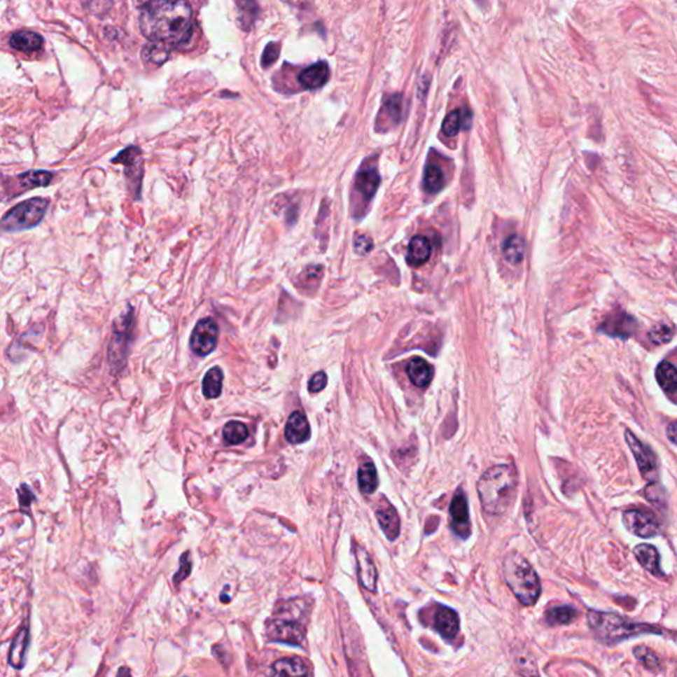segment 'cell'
Here are the masks:
<instances>
[{
	"label": "cell",
	"mask_w": 677,
	"mask_h": 677,
	"mask_svg": "<svg viewBox=\"0 0 677 677\" xmlns=\"http://www.w3.org/2000/svg\"><path fill=\"white\" fill-rule=\"evenodd\" d=\"M223 381L224 373L220 367L209 369L202 380V393L207 398H217L223 392Z\"/></svg>",
	"instance_id": "cell-27"
},
{
	"label": "cell",
	"mask_w": 677,
	"mask_h": 677,
	"mask_svg": "<svg viewBox=\"0 0 677 677\" xmlns=\"http://www.w3.org/2000/svg\"><path fill=\"white\" fill-rule=\"evenodd\" d=\"M10 46L16 50L32 53L43 47V37L31 31H19L10 37Z\"/></svg>",
	"instance_id": "cell-25"
},
{
	"label": "cell",
	"mask_w": 677,
	"mask_h": 677,
	"mask_svg": "<svg viewBox=\"0 0 677 677\" xmlns=\"http://www.w3.org/2000/svg\"><path fill=\"white\" fill-rule=\"evenodd\" d=\"M18 498H19V503H20V507L22 508H29L32 501H35V494L32 491V488L27 484H22L19 489H18Z\"/></svg>",
	"instance_id": "cell-40"
},
{
	"label": "cell",
	"mask_w": 677,
	"mask_h": 677,
	"mask_svg": "<svg viewBox=\"0 0 677 677\" xmlns=\"http://www.w3.org/2000/svg\"><path fill=\"white\" fill-rule=\"evenodd\" d=\"M373 248L372 239L367 236H357L355 238V250L358 254H367Z\"/></svg>",
	"instance_id": "cell-44"
},
{
	"label": "cell",
	"mask_w": 677,
	"mask_h": 677,
	"mask_svg": "<svg viewBox=\"0 0 677 677\" xmlns=\"http://www.w3.org/2000/svg\"><path fill=\"white\" fill-rule=\"evenodd\" d=\"M142 56L146 62L160 65L169 57V47L160 43L150 41L143 48Z\"/></svg>",
	"instance_id": "cell-32"
},
{
	"label": "cell",
	"mask_w": 677,
	"mask_h": 677,
	"mask_svg": "<svg viewBox=\"0 0 677 677\" xmlns=\"http://www.w3.org/2000/svg\"><path fill=\"white\" fill-rule=\"evenodd\" d=\"M673 335H675V330L672 326H669L668 323H660L655 326L648 336H650V340L655 344H666L673 339Z\"/></svg>",
	"instance_id": "cell-34"
},
{
	"label": "cell",
	"mask_w": 677,
	"mask_h": 677,
	"mask_svg": "<svg viewBox=\"0 0 677 677\" xmlns=\"http://www.w3.org/2000/svg\"><path fill=\"white\" fill-rule=\"evenodd\" d=\"M634 554L645 571L656 577H664V573L660 568V556L656 547L650 544H641L634 549Z\"/></svg>",
	"instance_id": "cell-18"
},
{
	"label": "cell",
	"mask_w": 677,
	"mask_h": 677,
	"mask_svg": "<svg viewBox=\"0 0 677 677\" xmlns=\"http://www.w3.org/2000/svg\"><path fill=\"white\" fill-rule=\"evenodd\" d=\"M462 127V113L461 111H452L442 125V130L447 137H455Z\"/></svg>",
	"instance_id": "cell-37"
},
{
	"label": "cell",
	"mask_w": 677,
	"mask_h": 677,
	"mask_svg": "<svg viewBox=\"0 0 677 677\" xmlns=\"http://www.w3.org/2000/svg\"><path fill=\"white\" fill-rule=\"evenodd\" d=\"M53 175L47 171H28L22 175L16 176L15 180L19 183L18 195L28 190H34L37 187H47L50 184Z\"/></svg>",
	"instance_id": "cell-24"
},
{
	"label": "cell",
	"mask_w": 677,
	"mask_h": 677,
	"mask_svg": "<svg viewBox=\"0 0 677 677\" xmlns=\"http://www.w3.org/2000/svg\"><path fill=\"white\" fill-rule=\"evenodd\" d=\"M384 111L386 113V118L391 119L392 123H398L403 113V98L401 95H392L386 99L384 105Z\"/></svg>",
	"instance_id": "cell-35"
},
{
	"label": "cell",
	"mask_w": 677,
	"mask_h": 677,
	"mask_svg": "<svg viewBox=\"0 0 677 677\" xmlns=\"http://www.w3.org/2000/svg\"><path fill=\"white\" fill-rule=\"evenodd\" d=\"M634 655L635 657L643 663L644 666H647L648 669H657L660 666V662H659V657L656 656L652 650L644 647V645H639L634 650Z\"/></svg>",
	"instance_id": "cell-36"
},
{
	"label": "cell",
	"mask_w": 677,
	"mask_h": 677,
	"mask_svg": "<svg viewBox=\"0 0 677 677\" xmlns=\"http://www.w3.org/2000/svg\"><path fill=\"white\" fill-rule=\"evenodd\" d=\"M577 617H578V611L574 607L557 606L547 610L545 619L549 624L556 626V624H571Z\"/></svg>",
	"instance_id": "cell-30"
},
{
	"label": "cell",
	"mask_w": 677,
	"mask_h": 677,
	"mask_svg": "<svg viewBox=\"0 0 677 677\" xmlns=\"http://www.w3.org/2000/svg\"><path fill=\"white\" fill-rule=\"evenodd\" d=\"M517 486V473L511 464H498L488 468L476 484L484 513L489 516L505 513L515 500Z\"/></svg>",
	"instance_id": "cell-2"
},
{
	"label": "cell",
	"mask_w": 677,
	"mask_h": 677,
	"mask_svg": "<svg viewBox=\"0 0 677 677\" xmlns=\"http://www.w3.org/2000/svg\"><path fill=\"white\" fill-rule=\"evenodd\" d=\"M49 202L46 199L35 197L18 204L0 221V228L7 232H19L37 225L46 216Z\"/></svg>",
	"instance_id": "cell-5"
},
{
	"label": "cell",
	"mask_w": 677,
	"mask_h": 677,
	"mask_svg": "<svg viewBox=\"0 0 677 677\" xmlns=\"http://www.w3.org/2000/svg\"><path fill=\"white\" fill-rule=\"evenodd\" d=\"M355 557L357 562V574L361 585L370 593H376L377 589V571L370 559L368 552L364 547H355Z\"/></svg>",
	"instance_id": "cell-14"
},
{
	"label": "cell",
	"mask_w": 677,
	"mask_h": 677,
	"mask_svg": "<svg viewBox=\"0 0 677 677\" xmlns=\"http://www.w3.org/2000/svg\"><path fill=\"white\" fill-rule=\"evenodd\" d=\"M282 615L273 619L266 629V634L270 641L274 642L287 643L293 645H300L305 641L306 630L305 626L299 622L300 614H293L282 606Z\"/></svg>",
	"instance_id": "cell-7"
},
{
	"label": "cell",
	"mask_w": 677,
	"mask_h": 677,
	"mask_svg": "<svg viewBox=\"0 0 677 677\" xmlns=\"http://www.w3.org/2000/svg\"><path fill=\"white\" fill-rule=\"evenodd\" d=\"M656 380L664 392L673 396L676 393L677 372L675 365L669 361H662L656 368Z\"/></svg>",
	"instance_id": "cell-26"
},
{
	"label": "cell",
	"mask_w": 677,
	"mask_h": 677,
	"mask_svg": "<svg viewBox=\"0 0 677 677\" xmlns=\"http://www.w3.org/2000/svg\"><path fill=\"white\" fill-rule=\"evenodd\" d=\"M623 524L627 531L642 537L651 538L659 535L660 524L652 512L645 510H629L623 513Z\"/></svg>",
	"instance_id": "cell-10"
},
{
	"label": "cell",
	"mask_w": 677,
	"mask_h": 677,
	"mask_svg": "<svg viewBox=\"0 0 677 677\" xmlns=\"http://www.w3.org/2000/svg\"><path fill=\"white\" fill-rule=\"evenodd\" d=\"M676 422H675V421H672V422L669 424V426L666 428V435H668V438H669V440H671L673 445L676 443Z\"/></svg>",
	"instance_id": "cell-45"
},
{
	"label": "cell",
	"mask_w": 677,
	"mask_h": 677,
	"mask_svg": "<svg viewBox=\"0 0 677 677\" xmlns=\"http://www.w3.org/2000/svg\"><path fill=\"white\" fill-rule=\"evenodd\" d=\"M327 375L324 372L315 373L309 381V391L311 393H319L326 388L327 385Z\"/></svg>",
	"instance_id": "cell-41"
},
{
	"label": "cell",
	"mask_w": 677,
	"mask_h": 677,
	"mask_svg": "<svg viewBox=\"0 0 677 677\" xmlns=\"http://www.w3.org/2000/svg\"><path fill=\"white\" fill-rule=\"evenodd\" d=\"M139 27L150 41L183 46L193 34L192 10L186 1H150L143 4Z\"/></svg>",
	"instance_id": "cell-1"
},
{
	"label": "cell",
	"mask_w": 677,
	"mask_h": 677,
	"mask_svg": "<svg viewBox=\"0 0 677 677\" xmlns=\"http://www.w3.org/2000/svg\"><path fill=\"white\" fill-rule=\"evenodd\" d=\"M218 343V326L212 318L197 321L190 335V345L197 356H207L214 352Z\"/></svg>",
	"instance_id": "cell-9"
},
{
	"label": "cell",
	"mask_w": 677,
	"mask_h": 677,
	"mask_svg": "<svg viewBox=\"0 0 677 677\" xmlns=\"http://www.w3.org/2000/svg\"><path fill=\"white\" fill-rule=\"evenodd\" d=\"M638 321L627 312H613L603 321L599 330L614 337L629 339L638 331Z\"/></svg>",
	"instance_id": "cell-12"
},
{
	"label": "cell",
	"mask_w": 677,
	"mask_h": 677,
	"mask_svg": "<svg viewBox=\"0 0 677 677\" xmlns=\"http://www.w3.org/2000/svg\"><path fill=\"white\" fill-rule=\"evenodd\" d=\"M434 629L440 636L450 641L459 632V617L450 607L438 606L434 617Z\"/></svg>",
	"instance_id": "cell-16"
},
{
	"label": "cell",
	"mask_w": 677,
	"mask_h": 677,
	"mask_svg": "<svg viewBox=\"0 0 677 677\" xmlns=\"http://www.w3.org/2000/svg\"><path fill=\"white\" fill-rule=\"evenodd\" d=\"M357 480H358V488L363 494L372 495L373 492H376V489L379 487V475H377L376 466L372 461H365L360 464Z\"/></svg>",
	"instance_id": "cell-23"
},
{
	"label": "cell",
	"mask_w": 677,
	"mask_h": 677,
	"mask_svg": "<svg viewBox=\"0 0 677 677\" xmlns=\"http://www.w3.org/2000/svg\"><path fill=\"white\" fill-rule=\"evenodd\" d=\"M624 437L630 446L631 452L636 459V463L643 477L651 483H656L659 477V467H657V458L655 452L651 450L650 446L644 445L636 435H634L629 428L624 431Z\"/></svg>",
	"instance_id": "cell-8"
},
{
	"label": "cell",
	"mask_w": 677,
	"mask_h": 677,
	"mask_svg": "<svg viewBox=\"0 0 677 677\" xmlns=\"http://www.w3.org/2000/svg\"><path fill=\"white\" fill-rule=\"evenodd\" d=\"M503 575L515 596L525 605H535L541 594V583L533 566L519 553H510L503 562Z\"/></svg>",
	"instance_id": "cell-3"
},
{
	"label": "cell",
	"mask_w": 677,
	"mask_h": 677,
	"mask_svg": "<svg viewBox=\"0 0 677 677\" xmlns=\"http://www.w3.org/2000/svg\"><path fill=\"white\" fill-rule=\"evenodd\" d=\"M589 627L594 632L595 636L601 642L606 644H617L642 634H660L662 631L648 624L635 623L627 618H623L613 613L589 611L587 614Z\"/></svg>",
	"instance_id": "cell-4"
},
{
	"label": "cell",
	"mask_w": 677,
	"mask_h": 677,
	"mask_svg": "<svg viewBox=\"0 0 677 677\" xmlns=\"http://www.w3.org/2000/svg\"><path fill=\"white\" fill-rule=\"evenodd\" d=\"M190 569H192V562H190V554L187 552L181 556L180 559V569H179L176 575L174 577V583L175 585H179L181 581H184L188 575H190Z\"/></svg>",
	"instance_id": "cell-39"
},
{
	"label": "cell",
	"mask_w": 677,
	"mask_h": 677,
	"mask_svg": "<svg viewBox=\"0 0 677 677\" xmlns=\"http://www.w3.org/2000/svg\"><path fill=\"white\" fill-rule=\"evenodd\" d=\"M645 495H647V499L651 500L654 504H656V503H660L662 500H664V489L660 487L657 483H652L645 489Z\"/></svg>",
	"instance_id": "cell-43"
},
{
	"label": "cell",
	"mask_w": 677,
	"mask_h": 677,
	"mask_svg": "<svg viewBox=\"0 0 677 677\" xmlns=\"http://www.w3.org/2000/svg\"><path fill=\"white\" fill-rule=\"evenodd\" d=\"M286 440L293 445L305 443L311 437V428H309V419L303 412H294L291 416L288 417L285 428Z\"/></svg>",
	"instance_id": "cell-15"
},
{
	"label": "cell",
	"mask_w": 677,
	"mask_h": 677,
	"mask_svg": "<svg viewBox=\"0 0 677 677\" xmlns=\"http://www.w3.org/2000/svg\"><path fill=\"white\" fill-rule=\"evenodd\" d=\"M223 437L228 445H239L249 437V430L239 421H229L223 430Z\"/></svg>",
	"instance_id": "cell-31"
},
{
	"label": "cell",
	"mask_w": 677,
	"mask_h": 677,
	"mask_svg": "<svg viewBox=\"0 0 677 677\" xmlns=\"http://www.w3.org/2000/svg\"><path fill=\"white\" fill-rule=\"evenodd\" d=\"M524 253H525V241L523 237L513 235L511 237H508V239H505L503 245V254H504V258L511 265H519L523 261Z\"/></svg>",
	"instance_id": "cell-28"
},
{
	"label": "cell",
	"mask_w": 677,
	"mask_h": 677,
	"mask_svg": "<svg viewBox=\"0 0 677 677\" xmlns=\"http://www.w3.org/2000/svg\"><path fill=\"white\" fill-rule=\"evenodd\" d=\"M424 186L430 193L440 192L445 186V175L440 167L435 165H428L425 169Z\"/></svg>",
	"instance_id": "cell-33"
},
{
	"label": "cell",
	"mask_w": 677,
	"mask_h": 677,
	"mask_svg": "<svg viewBox=\"0 0 677 677\" xmlns=\"http://www.w3.org/2000/svg\"><path fill=\"white\" fill-rule=\"evenodd\" d=\"M380 181V175L377 169L367 168L357 174L355 186H356L357 192L363 196V199L365 202H369L375 196L376 190H379Z\"/></svg>",
	"instance_id": "cell-20"
},
{
	"label": "cell",
	"mask_w": 677,
	"mask_h": 677,
	"mask_svg": "<svg viewBox=\"0 0 677 677\" xmlns=\"http://www.w3.org/2000/svg\"><path fill=\"white\" fill-rule=\"evenodd\" d=\"M450 525L455 535L466 540L471 535V522L468 513V503L463 488H458L450 504Z\"/></svg>",
	"instance_id": "cell-11"
},
{
	"label": "cell",
	"mask_w": 677,
	"mask_h": 677,
	"mask_svg": "<svg viewBox=\"0 0 677 677\" xmlns=\"http://www.w3.org/2000/svg\"><path fill=\"white\" fill-rule=\"evenodd\" d=\"M376 517L384 535L386 536L389 541H394L400 536L401 522L397 510L385 498H381L379 507L376 510Z\"/></svg>",
	"instance_id": "cell-13"
},
{
	"label": "cell",
	"mask_w": 677,
	"mask_h": 677,
	"mask_svg": "<svg viewBox=\"0 0 677 677\" xmlns=\"http://www.w3.org/2000/svg\"><path fill=\"white\" fill-rule=\"evenodd\" d=\"M330 68L326 62H318L311 65L299 74V83L306 89H318L328 81Z\"/></svg>",
	"instance_id": "cell-19"
},
{
	"label": "cell",
	"mask_w": 677,
	"mask_h": 677,
	"mask_svg": "<svg viewBox=\"0 0 677 677\" xmlns=\"http://www.w3.org/2000/svg\"><path fill=\"white\" fill-rule=\"evenodd\" d=\"M117 677H132L131 676L130 669L127 666H122L119 668L118 675Z\"/></svg>",
	"instance_id": "cell-46"
},
{
	"label": "cell",
	"mask_w": 677,
	"mask_h": 677,
	"mask_svg": "<svg viewBox=\"0 0 677 677\" xmlns=\"http://www.w3.org/2000/svg\"><path fill=\"white\" fill-rule=\"evenodd\" d=\"M139 155H141V150L138 147H129L125 151H122L117 158H114L113 163H122L129 167L134 166Z\"/></svg>",
	"instance_id": "cell-38"
},
{
	"label": "cell",
	"mask_w": 677,
	"mask_h": 677,
	"mask_svg": "<svg viewBox=\"0 0 677 677\" xmlns=\"http://www.w3.org/2000/svg\"><path fill=\"white\" fill-rule=\"evenodd\" d=\"M406 373L409 376L410 381L418 386V388H426L428 384L433 380L434 369L428 364L426 360L416 357L409 361L406 367Z\"/></svg>",
	"instance_id": "cell-17"
},
{
	"label": "cell",
	"mask_w": 677,
	"mask_h": 677,
	"mask_svg": "<svg viewBox=\"0 0 677 677\" xmlns=\"http://www.w3.org/2000/svg\"><path fill=\"white\" fill-rule=\"evenodd\" d=\"M279 44L278 43H273V44H269L267 47L265 48V52L262 55V65L266 68L269 65H272L275 60L278 59L279 56Z\"/></svg>",
	"instance_id": "cell-42"
},
{
	"label": "cell",
	"mask_w": 677,
	"mask_h": 677,
	"mask_svg": "<svg viewBox=\"0 0 677 677\" xmlns=\"http://www.w3.org/2000/svg\"><path fill=\"white\" fill-rule=\"evenodd\" d=\"M132 331H134V311L130 309L129 312L123 314L114 323L113 336L110 339V344L107 348V360H109L110 368L114 373H118L119 370H122L126 365Z\"/></svg>",
	"instance_id": "cell-6"
},
{
	"label": "cell",
	"mask_w": 677,
	"mask_h": 677,
	"mask_svg": "<svg viewBox=\"0 0 677 677\" xmlns=\"http://www.w3.org/2000/svg\"><path fill=\"white\" fill-rule=\"evenodd\" d=\"M431 256V245L426 237L416 236L412 238L409 248H407V256L406 261L410 266H421L428 261Z\"/></svg>",
	"instance_id": "cell-22"
},
{
	"label": "cell",
	"mask_w": 677,
	"mask_h": 677,
	"mask_svg": "<svg viewBox=\"0 0 677 677\" xmlns=\"http://www.w3.org/2000/svg\"><path fill=\"white\" fill-rule=\"evenodd\" d=\"M28 648V630L24 629L13 639L10 651V664L15 668H23L24 659Z\"/></svg>",
	"instance_id": "cell-29"
},
{
	"label": "cell",
	"mask_w": 677,
	"mask_h": 677,
	"mask_svg": "<svg viewBox=\"0 0 677 677\" xmlns=\"http://www.w3.org/2000/svg\"><path fill=\"white\" fill-rule=\"evenodd\" d=\"M309 669L299 657H286L275 662L272 677H307Z\"/></svg>",
	"instance_id": "cell-21"
}]
</instances>
